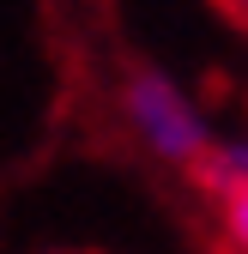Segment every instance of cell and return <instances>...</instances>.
<instances>
[{
	"label": "cell",
	"instance_id": "1",
	"mask_svg": "<svg viewBox=\"0 0 248 254\" xmlns=\"http://www.w3.org/2000/svg\"><path fill=\"white\" fill-rule=\"evenodd\" d=\"M127 103H133V121H139V133L158 145L164 157H176V164H188L194 176H206V164H212V145H206V127H200V115L176 97V91L164 85V79H133V91H127Z\"/></svg>",
	"mask_w": 248,
	"mask_h": 254
},
{
	"label": "cell",
	"instance_id": "2",
	"mask_svg": "<svg viewBox=\"0 0 248 254\" xmlns=\"http://www.w3.org/2000/svg\"><path fill=\"white\" fill-rule=\"evenodd\" d=\"M218 200V254H248V164L212 188Z\"/></svg>",
	"mask_w": 248,
	"mask_h": 254
},
{
	"label": "cell",
	"instance_id": "3",
	"mask_svg": "<svg viewBox=\"0 0 248 254\" xmlns=\"http://www.w3.org/2000/svg\"><path fill=\"white\" fill-rule=\"evenodd\" d=\"M218 6L230 12V24H242V30H248V0H218Z\"/></svg>",
	"mask_w": 248,
	"mask_h": 254
},
{
	"label": "cell",
	"instance_id": "4",
	"mask_svg": "<svg viewBox=\"0 0 248 254\" xmlns=\"http://www.w3.org/2000/svg\"><path fill=\"white\" fill-rule=\"evenodd\" d=\"M212 254H218V248H212Z\"/></svg>",
	"mask_w": 248,
	"mask_h": 254
}]
</instances>
